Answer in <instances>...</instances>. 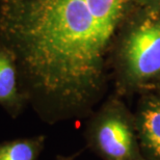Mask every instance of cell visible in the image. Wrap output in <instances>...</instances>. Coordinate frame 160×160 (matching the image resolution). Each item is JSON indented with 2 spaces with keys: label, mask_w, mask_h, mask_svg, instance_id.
I'll return each mask as SVG.
<instances>
[{
  "label": "cell",
  "mask_w": 160,
  "mask_h": 160,
  "mask_svg": "<svg viewBox=\"0 0 160 160\" xmlns=\"http://www.w3.org/2000/svg\"><path fill=\"white\" fill-rule=\"evenodd\" d=\"M86 145L101 160H142L135 117L124 98L113 92L89 114Z\"/></svg>",
  "instance_id": "cell-3"
},
{
  "label": "cell",
  "mask_w": 160,
  "mask_h": 160,
  "mask_svg": "<svg viewBox=\"0 0 160 160\" xmlns=\"http://www.w3.org/2000/svg\"><path fill=\"white\" fill-rule=\"evenodd\" d=\"M142 160H145V159H142Z\"/></svg>",
  "instance_id": "cell-10"
},
{
  "label": "cell",
  "mask_w": 160,
  "mask_h": 160,
  "mask_svg": "<svg viewBox=\"0 0 160 160\" xmlns=\"http://www.w3.org/2000/svg\"><path fill=\"white\" fill-rule=\"evenodd\" d=\"M46 137L37 135L0 142V160H39Z\"/></svg>",
  "instance_id": "cell-6"
},
{
  "label": "cell",
  "mask_w": 160,
  "mask_h": 160,
  "mask_svg": "<svg viewBox=\"0 0 160 160\" xmlns=\"http://www.w3.org/2000/svg\"><path fill=\"white\" fill-rule=\"evenodd\" d=\"M76 155H72V156H63V155H58L55 158V160H74Z\"/></svg>",
  "instance_id": "cell-8"
},
{
  "label": "cell",
  "mask_w": 160,
  "mask_h": 160,
  "mask_svg": "<svg viewBox=\"0 0 160 160\" xmlns=\"http://www.w3.org/2000/svg\"><path fill=\"white\" fill-rule=\"evenodd\" d=\"M29 102L20 83L19 67L14 51L0 43V105L12 118L18 117Z\"/></svg>",
  "instance_id": "cell-5"
},
{
  "label": "cell",
  "mask_w": 160,
  "mask_h": 160,
  "mask_svg": "<svg viewBox=\"0 0 160 160\" xmlns=\"http://www.w3.org/2000/svg\"><path fill=\"white\" fill-rule=\"evenodd\" d=\"M159 88V89H160V83H159V84H158V86H157V88Z\"/></svg>",
  "instance_id": "cell-9"
},
{
  "label": "cell",
  "mask_w": 160,
  "mask_h": 160,
  "mask_svg": "<svg viewBox=\"0 0 160 160\" xmlns=\"http://www.w3.org/2000/svg\"><path fill=\"white\" fill-rule=\"evenodd\" d=\"M114 92L140 95L160 83V8L138 3L124 21L110 56Z\"/></svg>",
  "instance_id": "cell-2"
},
{
  "label": "cell",
  "mask_w": 160,
  "mask_h": 160,
  "mask_svg": "<svg viewBox=\"0 0 160 160\" xmlns=\"http://www.w3.org/2000/svg\"><path fill=\"white\" fill-rule=\"evenodd\" d=\"M138 0H0V37L20 83L50 124L88 117L104 98L110 56Z\"/></svg>",
  "instance_id": "cell-1"
},
{
  "label": "cell",
  "mask_w": 160,
  "mask_h": 160,
  "mask_svg": "<svg viewBox=\"0 0 160 160\" xmlns=\"http://www.w3.org/2000/svg\"><path fill=\"white\" fill-rule=\"evenodd\" d=\"M142 4H147L150 6H154V8H160V0H138Z\"/></svg>",
  "instance_id": "cell-7"
},
{
  "label": "cell",
  "mask_w": 160,
  "mask_h": 160,
  "mask_svg": "<svg viewBox=\"0 0 160 160\" xmlns=\"http://www.w3.org/2000/svg\"><path fill=\"white\" fill-rule=\"evenodd\" d=\"M134 112L140 151L145 160H160V89L138 95Z\"/></svg>",
  "instance_id": "cell-4"
}]
</instances>
